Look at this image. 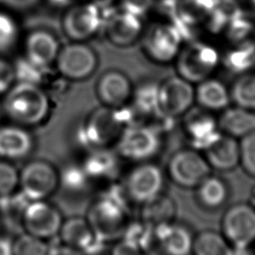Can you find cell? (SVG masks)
<instances>
[{"label": "cell", "mask_w": 255, "mask_h": 255, "mask_svg": "<svg viewBox=\"0 0 255 255\" xmlns=\"http://www.w3.org/2000/svg\"><path fill=\"white\" fill-rule=\"evenodd\" d=\"M3 110L13 124L31 128L48 119L51 102L39 84L17 82L4 95Z\"/></svg>", "instance_id": "obj_1"}, {"label": "cell", "mask_w": 255, "mask_h": 255, "mask_svg": "<svg viewBox=\"0 0 255 255\" xmlns=\"http://www.w3.org/2000/svg\"><path fill=\"white\" fill-rule=\"evenodd\" d=\"M113 11V7L103 8L92 1L69 6L62 18L63 32L71 41L85 42L104 29Z\"/></svg>", "instance_id": "obj_2"}, {"label": "cell", "mask_w": 255, "mask_h": 255, "mask_svg": "<svg viewBox=\"0 0 255 255\" xmlns=\"http://www.w3.org/2000/svg\"><path fill=\"white\" fill-rule=\"evenodd\" d=\"M127 207L122 197L105 195L90 208L88 221L94 233L107 241L122 236L127 228Z\"/></svg>", "instance_id": "obj_3"}, {"label": "cell", "mask_w": 255, "mask_h": 255, "mask_svg": "<svg viewBox=\"0 0 255 255\" xmlns=\"http://www.w3.org/2000/svg\"><path fill=\"white\" fill-rule=\"evenodd\" d=\"M60 183L56 167L43 159L30 160L19 171V188L29 201L47 199Z\"/></svg>", "instance_id": "obj_4"}, {"label": "cell", "mask_w": 255, "mask_h": 255, "mask_svg": "<svg viewBox=\"0 0 255 255\" xmlns=\"http://www.w3.org/2000/svg\"><path fill=\"white\" fill-rule=\"evenodd\" d=\"M219 63L217 51L204 43L192 42L180 49L176 56L178 76L189 83H199L214 72Z\"/></svg>", "instance_id": "obj_5"}, {"label": "cell", "mask_w": 255, "mask_h": 255, "mask_svg": "<svg viewBox=\"0 0 255 255\" xmlns=\"http://www.w3.org/2000/svg\"><path fill=\"white\" fill-rule=\"evenodd\" d=\"M160 147L158 131L147 126H128L117 139L119 154L128 160L143 162L153 157Z\"/></svg>", "instance_id": "obj_6"}, {"label": "cell", "mask_w": 255, "mask_h": 255, "mask_svg": "<svg viewBox=\"0 0 255 255\" xmlns=\"http://www.w3.org/2000/svg\"><path fill=\"white\" fill-rule=\"evenodd\" d=\"M99 64L96 51L85 42L72 41L61 46L55 65L58 72L71 81H83L92 76Z\"/></svg>", "instance_id": "obj_7"}, {"label": "cell", "mask_w": 255, "mask_h": 255, "mask_svg": "<svg viewBox=\"0 0 255 255\" xmlns=\"http://www.w3.org/2000/svg\"><path fill=\"white\" fill-rule=\"evenodd\" d=\"M211 172L206 158L194 148L174 152L167 163L169 178L183 188H195Z\"/></svg>", "instance_id": "obj_8"}, {"label": "cell", "mask_w": 255, "mask_h": 255, "mask_svg": "<svg viewBox=\"0 0 255 255\" xmlns=\"http://www.w3.org/2000/svg\"><path fill=\"white\" fill-rule=\"evenodd\" d=\"M164 184L163 172L154 163L140 162L127 176L126 195L138 204H144L161 194Z\"/></svg>", "instance_id": "obj_9"}, {"label": "cell", "mask_w": 255, "mask_h": 255, "mask_svg": "<svg viewBox=\"0 0 255 255\" xmlns=\"http://www.w3.org/2000/svg\"><path fill=\"white\" fill-rule=\"evenodd\" d=\"M63 221L59 209L47 199L29 201L21 215L25 232L45 240L59 234Z\"/></svg>", "instance_id": "obj_10"}, {"label": "cell", "mask_w": 255, "mask_h": 255, "mask_svg": "<svg viewBox=\"0 0 255 255\" xmlns=\"http://www.w3.org/2000/svg\"><path fill=\"white\" fill-rule=\"evenodd\" d=\"M221 230L230 245L250 247L255 242V208L247 203L231 205L223 214Z\"/></svg>", "instance_id": "obj_11"}, {"label": "cell", "mask_w": 255, "mask_h": 255, "mask_svg": "<svg viewBox=\"0 0 255 255\" xmlns=\"http://www.w3.org/2000/svg\"><path fill=\"white\" fill-rule=\"evenodd\" d=\"M182 36L175 25L157 23L151 26L142 39L145 55L155 63L166 64L176 58L181 49Z\"/></svg>", "instance_id": "obj_12"}, {"label": "cell", "mask_w": 255, "mask_h": 255, "mask_svg": "<svg viewBox=\"0 0 255 255\" xmlns=\"http://www.w3.org/2000/svg\"><path fill=\"white\" fill-rule=\"evenodd\" d=\"M195 102L192 84L179 76L165 79L158 85L157 114L174 119L185 114Z\"/></svg>", "instance_id": "obj_13"}, {"label": "cell", "mask_w": 255, "mask_h": 255, "mask_svg": "<svg viewBox=\"0 0 255 255\" xmlns=\"http://www.w3.org/2000/svg\"><path fill=\"white\" fill-rule=\"evenodd\" d=\"M104 30L111 44L117 47H128L140 38L143 24L141 17L120 8L110 14Z\"/></svg>", "instance_id": "obj_14"}, {"label": "cell", "mask_w": 255, "mask_h": 255, "mask_svg": "<svg viewBox=\"0 0 255 255\" xmlns=\"http://www.w3.org/2000/svg\"><path fill=\"white\" fill-rule=\"evenodd\" d=\"M133 87L128 77L119 70L106 71L97 81L96 93L108 108L121 109L131 99Z\"/></svg>", "instance_id": "obj_15"}, {"label": "cell", "mask_w": 255, "mask_h": 255, "mask_svg": "<svg viewBox=\"0 0 255 255\" xmlns=\"http://www.w3.org/2000/svg\"><path fill=\"white\" fill-rule=\"evenodd\" d=\"M60 49L57 36L46 29L33 30L24 40L25 58L42 70L55 64Z\"/></svg>", "instance_id": "obj_16"}, {"label": "cell", "mask_w": 255, "mask_h": 255, "mask_svg": "<svg viewBox=\"0 0 255 255\" xmlns=\"http://www.w3.org/2000/svg\"><path fill=\"white\" fill-rule=\"evenodd\" d=\"M58 235L63 243L80 249L85 255H96L104 243L94 233L88 219L80 216L64 220Z\"/></svg>", "instance_id": "obj_17"}, {"label": "cell", "mask_w": 255, "mask_h": 255, "mask_svg": "<svg viewBox=\"0 0 255 255\" xmlns=\"http://www.w3.org/2000/svg\"><path fill=\"white\" fill-rule=\"evenodd\" d=\"M34 146V137L27 128L17 124L0 127V158L9 161L26 158Z\"/></svg>", "instance_id": "obj_18"}, {"label": "cell", "mask_w": 255, "mask_h": 255, "mask_svg": "<svg viewBox=\"0 0 255 255\" xmlns=\"http://www.w3.org/2000/svg\"><path fill=\"white\" fill-rule=\"evenodd\" d=\"M153 237L156 238L166 255L191 254L193 237L185 227L174 222L153 226Z\"/></svg>", "instance_id": "obj_19"}, {"label": "cell", "mask_w": 255, "mask_h": 255, "mask_svg": "<svg viewBox=\"0 0 255 255\" xmlns=\"http://www.w3.org/2000/svg\"><path fill=\"white\" fill-rule=\"evenodd\" d=\"M204 151V157L213 169L229 171L239 165V141L233 136L222 133Z\"/></svg>", "instance_id": "obj_20"}, {"label": "cell", "mask_w": 255, "mask_h": 255, "mask_svg": "<svg viewBox=\"0 0 255 255\" xmlns=\"http://www.w3.org/2000/svg\"><path fill=\"white\" fill-rule=\"evenodd\" d=\"M217 123L222 133L241 138L255 131V112L238 106L226 108Z\"/></svg>", "instance_id": "obj_21"}, {"label": "cell", "mask_w": 255, "mask_h": 255, "mask_svg": "<svg viewBox=\"0 0 255 255\" xmlns=\"http://www.w3.org/2000/svg\"><path fill=\"white\" fill-rule=\"evenodd\" d=\"M194 96L195 102L206 111H223L228 108L231 101L226 86L210 77L198 83Z\"/></svg>", "instance_id": "obj_22"}, {"label": "cell", "mask_w": 255, "mask_h": 255, "mask_svg": "<svg viewBox=\"0 0 255 255\" xmlns=\"http://www.w3.org/2000/svg\"><path fill=\"white\" fill-rule=\"evenodd\" d=\"M186 131L192 148L197 150H205L222 134L218 123L209 116L191 119L186 126Z\"/></svg>", "instance_id": "obj_23"}, {"label": "cell", "mask_w": 255, "mask_h": 255, "mask_svg": "<svg viewBox=\"0 0 255 255\" xmlns=\"http://www.w3.org/2000/svg\"><path fill=\"white\" fill-rule=\"evenodd\" d=\"M195 188L198 201L206 208H218L225 203L228 197V187L225 181L210 174Z\"/></svg>", "instance_id": "obj_24"}, {"label": "cell", "mask_w": 255, "mask_h": 255, "mask_svg": "<svg viewBox=\"0 0 255 255\" xmlns=\"http://www.w3.org/2000/svg\"><path fill=\"white\" fill-rule=\"evenodd\" d=\"M176 213V205L169 196L160 194L154 199L142 204V221L155 226L161 223L172 222Z\"/></svg>", "instance_id": "obj_25"}, {"label": "cell", "mask_w": 255, "mask_h": 255, "mask_svg": "<svg viewBox=\"0 0 255 255\" xmlns=\"http://www.w3.org/2000/svg\"><path fill=\"white\" fill-rule=\"evenodd\" d=\"M230 244L222 233L204 230L198 233L192 242V255H225Z\"/></svg>", "instance_id": "obj_26"}, {"label": "cell", "mask_w": 255, "mask_h": 255, "mask_svg": "<svg viewBox=\"0 0 255 255\" xmlns=\"http://www.w3.org/2000/svg\"><path fill=\"white\" fill-rule=\"evenodd\" d=\"M229 92L235 106L255 112V73H243Z\"/></svg>", "instance_id": "obj_27"}, {"label": "cell", "mask_w": 255, "mask_h": 255, "mask_svg": "<svg viewBox=\"0 0 255 255\" xmlns=\"http://www.w3.org/2000/svg\"><path fill=\"white\" fill-rule=\"evenodd\" d=\"M135 108L143 114L156 113L158 110V85L144 83L133 89L132 97Z\"/></svg>", "instance_id": "obj_28"}, {"label": "cell", "mask_w": 255, "mask_h": 255, "mask_svg": "<svg viewBox=\"0 0 255 255\" xmlns=\"http://www.w3.org/2000/svg\"><path fill=\"white\" fill-rule=\"evenodd\" d=\"M19 37L20 28L16 19L10 13L0 10V53L11 51Z\"/></svg>", "instance_id": "obj_29"}, {"label": "cell", "mask_w": 255, "mask_h": 255, "mask_svg": "<svg viewBox=\"0 0 255 255\" xmlns=\"http://www.w3.org/2000/svg\"><path fill=\"white\" fill-rule=\"evenodd\" d=\"M49 247L45 239L28 232L13 239V255H47Z\"/></svg>", "instance_id": "obj_30"}, {"label": "cell", "mask_w": 255, "mask_h": 255, "mask_svg": "<svg viewBox=\"0 0 255 255\" xmlns=\"http://www.w3.org/2000/svg\"><path fill=\"white\" fill-rule=\"evenodd\" d=\"M115 157L108 152L99 151L92 153L84 164V171L87 176H108L115 168Z\"/></svg>", "instance_id": "obj_31"}, {"label": "cell", "mask_w": 255, "mask_h": 255, "mask_svg": "<svg viewBox=\"0 0 255 255\" xmlns=\"http://www.w3.org/2000/svg\"><path fill=\"white\" fill-rule=\"evenodd\" d=\"M19 188V171L6 159L0 158V197L10 195Z\"/></svg>", "instance_id": "obj_32"}, {"label": "cell", "mask_w": 255, "mask_h": 255, "mask_svg": "<svg viewBox=\"0 0 255 255\" xmlns=\"http://www.w3.org/2000/svg\"><path fill=\"white\" fill-rule=\"evenodd\" d=\"M239 164L250 176L255 177V131L241 137L239 141Z\"/></svg>", "instance_id": "obj_33"}, {"label": "cell", "mask_w": 255, "mask_h": 255, "mask_svg": "<svg viewBox=\"0 0 255 255\" xmlns=\"http://www.w3.org/2000/svg\"><path fill=\"white\" fill-rule=\"evenodd\" d=\"M15 69V76L18 82H27L33 84H39L41 79V70L32 63H30L26 58L22 61L20 60L17 64H13Z\"/></svg>", "instance_id": "obj_34"}, {"label": "cell", "mask_w": 255, "mask_h": 255, "mask_svg": "<svg viewBox=\"0 0 255 255\" xmlns=\"http://www.w3.org/2000/svg\"><path fill=\"white\" fill-rule=\"evenodd\" d=\"M16 82L14 65L0 58V96H4Z\"/></svg>", "instance_id": "obj_35"}, {"label": "cell", "mask_w": 255, "mask_h": 255, "mask_svg": "<svg viewBox=\"0 0 255 255\" xmlns=\"http://www.w3.org/2000/svg\"><path fill=\"white\" fill-rule=\"evenodd\" d=\"M121 9L142 17L153 6L154 0H119Z\"/></svg>", "instance_id": "obj_36"}, {"label": "cell", "mask_w": 255, "mask_h": 255, "mask_svg": "<svg viewBox=\"0 0 255 255\" xmlns=\"http://www.w3.org/2000/svg\"><path fill=\"white\" fill-rule=\"evenodd\" d=\"M141 250L123 239L112 250V255H141Z\"/></svg>", "instance_id": "obj_37"}, {"label": "cell", "mask_w": 255, "mask_h": 255, "mask_svg": "<svg viewBox=\"0 0 255 255\" xmlns=\"http://www.w3.org/2000/svg\"><path fill=\"white\" fill-rule=\"evenodd\" d=\"M47 255H85L80 249L70 246L65 243L54 245L53 247H49Z\"/></svg>", "instance_id": "obj_38"}, {"label": "cell", "mask_w": 255, "mask_h": 255, "mask_svg": "<svg viewBox=\"0 0 255 255\" xmlns=\"http://www.w3.org/2000/svg\"><path fill=\"white\" fill-rule=\"evenodd\" d=\"M225 255H252L249 247L230 245Z\"/></svg>", "instance_id": "obj_39"}, {"label": "cell", "mask_w": 255, "mask_h": 255, "mask_svg": "<svg viewBox=\"0 0 255 255\" xmlns=\"http://www.w3.org/2000/svg\"><path fill=\"white\" fill-rule=\"evenodd\" d=\"M48 4H50L52 7H56V8H63L66 7L68 8L69 6H71L72 0H45Z\"/></svg>", "instance_id": "obj_40"}, {"label": "cell", "mask_w": 255, "mask_h": 255, "mask_svg": "<svg viewBox=\"0 0 255 255\" xmlns=\"http://www.w3.org/2000/svg\"><path fill=\"white\" fill-rule=\"evenodd\" d=\"M92 1L93 3L97 4L98 6L100 7H103V8H110V7H113L114 4L119 1V0H90Z\"/></svg>", "instance_id": "obj_41"}]
</instances>
